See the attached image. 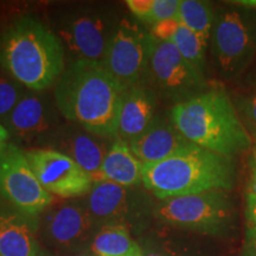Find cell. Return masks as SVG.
Instances as JSON below:
<instances>
[{
  "mask_svg": "<svg viewBox=\"0 0 256 256\" xmlns=\"http://www.w3.org/2000/svg\"><path fill=\"white\" fill-rule=\"evenodd\" d=\"M126 88L100 62L74 60L55 88L57 110L68 121L100 138H116Z\"/></svg>",
  "mask_w": 256,
  "mask_h": 256,
  "instance_id": "cell-1",
  "label": "cell"
},
{
  "mask_svg": "<svg viewBox=\"0 0 256 256\" xmlns=\"http://www.w3.org/2000/svg\"><path fill=\"white\" fill-rule=\"evenodd\" d=\"M64 57L58 36L36 18L24 16L0 30V69L28 90L42 92L58 82Z\"/></svg>",
  "mask_w": 256,
  "mask_h": 256,
  "instance_id": "cell-2",
  "label": "cell"
},
{
  "mask_svg": "<svg viewBox=\"0 0 256 256\" xmlns=\"http://www.w3.org/2000/svg\"><path fill=\"white\" fill-rule=\"evenodd\" d=\"M170 118L188 142L217 154L232 158L252 145L228 94L220 88H211L177 102Z\"/></svg>",
  "mask_w": 256,
  "mask_h": 256,
  "instance_id": "cell-3",
  "label": "cell"
},
{
  "mask_svg": "<svg viewBox=\"0 0 256 256\" xmlns=\"http://www.w3.org/2000/svg\"><path fill=\"white\" fill-rule=\"evenodd\" d=\"M232 156H224L190 144L162 162L144 165L142 183L160 200L223 190L234 186Z\"/></svg>",
  "mask_w": 256,
  "mask_h": 256,
  "instance_id": "cell-4",
  "label": "cell"
},
{
  "mask_svg": "<svg viewBox=\"0 0 256 256\" xmlns=\"http://www.w3.org/2000/svg\"><path fill=\"white\" fill-rule=\"evenodd\" d=\"M154 215L176 228L217 235L232 223L234 208L226 191L214 190L162 200Z\"/></svg>",
  "mask_w": 256,
  "mask_h": 256,
  "instance_id": "cell-5",
  "label": "cell"
},
{
  "mask_svg": "<svg viewBox=\"0 0 256 256\" xmlns=\"http://www.w3.org/2000/svg\"><path fill=\"white\" fill-rule=\"evenodd\" d=\"M151 43V32L138 22L122 18L108 44L102 66L126 89L146 84Z\"/></svg>",
  "mask_w": 256,
  "mask_h": 256,
  "instance_id": "cell-6",
  "label": "cell"
},
{
  "mask_svg": "<svg viewBox=\"0 0 256 256\" xmlns=\"http://www.w3.org/2000/svg\"><path fill=\"white\" fill-rule=\"evenodd\" d=\"M120 22L104 10L82 8L64 14L56 25L64 49L75 60L102 62Z\"/></svg>",
  "mask_w": 256,
  "mask_h": 256,
  "instance_id": "cell-7",
  "label": "cell"
},
{
  "mask_svg": "<svg viewBox=\"0 0 256 256\" xmlns=\"http://www.w3.org/2000/svg\"><path fill=\"white\" fill-rule=\"evenodd\" d=\"M0 197L10 206L34 217L49 209L54 202L52 194L38 182L25 151L14 142L0 150Z\"/></svg>",
  "mask_w": 256,
  "mask_h": 256,
  "instance_id": "cell-8",
  "label": "cell"
},
{
  "mask_svg": "<svg viewBox=\"0 0 256 256\" xmlns=\"http://www.w3.org/2000/svg\"><path fill=\"white\" fill-rule=\"evenodd\" d=\"M212 51L222 72L234 76L247 66L256 51V17L249 11L228 10L215 19Z\"/></svg>",
  "mask_w": 256,
  "mask_h": 256,
  "instance_id": "cell-9",
  "label": "cell"
},
{
  "mask_svg": "<svg viewBox=\"0 0 256 256\" xmlns=\"http://www.w3.org/2000/svg\"><path fill=\"white\" fill-rule=\"evenodd\" d=\"M148 81L170 98L178 102L204 92L203 74L182 56L174 43L152 36Z\"/></svg>",
  "mask_w": 256,
  "mask_h": 256,
  "instance_id": "cell-10",
  "label": "cell"
},
{
  "mask_svg": "<svg viewBox=\"0 0 256 256\" xmlns=\"http://www.w3.org/2000/svg\"><path fill=\"white\" fill-rule=\"evenodd\" d=\"M42 186L52 196L64 200L86 196L94 182L72 158L55 148H32L25 151Z\"/></svg>",
  "mask_w": 256,
  "mask_h": 256,
  "instance_id": "cell-11",
  "label": "cell"
},
{
  "mask_svg": "<svg viewBox=\"0 0 256 256\" xmlns=\"http://www.w3.org/2000/svg\"><path fill=\"white\" fill-rule=\"evenodd\" d=\"M100 226L86 202H72L50 210L43 220L42 236L52 247L83 252L90 248Z\"/></svg>",
  "mask_w": 256,
  "mask_h": 256,
  "instance_id": "cell-12",
  "label": "cell"
},
{
  "mask_svg": "<svg viewBox=\"0 0 256 256\" xmlns=\"http://www.w3.org/2000/svg\"><path fill=\"white\" fill-rule=\"evenodd\" d=\"M98 226H124L138 218L144 206V196L136 186L127 188L108 180L96 182L86 198Z\"/></svg>",
  "mask_w": 256,
  "mask_h": 256,
  "instance_id": "cell-13",
  "label": "cell"
},
{
  "mask_svg": "<svg viewBox=\"0 0 256 256\" xmlns=\"http://www.w3.org/2000/svg\"><path fill=\"white\" fill-rule=\"evenodd\" d=\"M55 122V112L46 96L40 92L26 90L2 122V126L8 130L10 136L28 142L46 136L52 130Z\"/></svg>",
  "mask_w": 256,
  "mask_h": 256,
  "instance_id": "cell-14",
  "label": "cell"
},
{
  "mask_svg": "<svg viewBox=\"0 0 256 256\" xmlns=\"http://www.w3.org/2000/svg\"><path fill=\"white\" fill-rule=\"evenodd\" d=\"M110 147L104 138L96 136L80 126L64 127L55 136V150L72 158L90 176L94 183L104 180L102 164Z\"/></svg>",
  "mask_w": 256,
  "mask_h": 256,
  "instance_id": "cell-15",
  "label": "cell"
},
{
  "mask_svg": "<svg viewBox=\"0 0 256 256\" xmlns=\"http://www.w3.org/2000/svg\"><path fill=\"white\" fill-rule=\"evenodd\" d=\"M38 217L12 206H0V256H38Z\"/></svg>",
  "mask_w": 256,
  "mask_h": 256,
  "instance_id": "cell-16",
  "label": "cell"
},
{
  "mask_svg": "<svg viewBox=\"0 0 256 256\" xmlns=\"http://www.w3.org/2000/svg\"><path fill=\"white\" fill-rule=\"evenodd\" d=\"M130 150L144 165L156 164L170 158L190 145L171 120L154 118L145 132L128 142Z\"/></svg>",
  "mask_w": 256,
  "mask_h": 256,
  "instance_id": "cell-17",
  "label": "cell"
},
{
  "mask_svg": "<svg viewBox=\"0 0 256 256\" xmlns=\"http://www.w3.org/2000/svg\"><path fill=\"white\" fill-rule=\"evenodd\" d=\"M156 98L146 84L134 86L124 90L119 115L118 136L126 142L145 132L154 120Z\"/></svg>",
  "mask_w": 256,
  "mask_h": 256,
  "instance_id": "cell-18",
  "label": "cell"
},
{
  "mask_svg": "<svg viewBox=\"0 0 256 256\" xmlns=\"http://www.w3.org/2000/svg\"><path fill=\"white\" fill-rule=\"evenodd\" d=\"M144 164L134 156L130 144L116 136L110 144L102 164V176L104 180L134 188L142 183Z\"/></svg>",
  "mask_w": 256,
  "mask_h": 256,
  "instance_id": "cell-19",
  "label": "cell"
},
{
  "mask_svg": "<svg viewBox=\"0 0 256 256\" xmlns=\"http://www.w3.org/2000/svg\"><path fill=\"white\" fill-rule=\"evenodd\" d=\"M89 249L96 256H136L142 252L124 226H101Z\"/></svg>",
  "mask_w": 256,
  "mask_h": 256,
  "instance_id": "cell-20",
  "label": "cell"
},
{
  "mask_svg": "<svg viewBox=\"0 0 256 256\" xmlns=\"http://www.w3.org/2000/svg\"><path fill=\"white\" fill-rule=\"evenodd\" d=\"M177 19L203 40H209L215 17L212 6L200 0H182Z\"/></svg>",
  "mask_w": 256,
  "mask_h": 256,
  "instance_id": "cell-21",
  "label": "cell"
},
{
  "mask_svg": "<svg viewBox=\"0 0 256 256\" xmlns=\"http://www.w3.org/2000/svg\"><path fill=\"white\" fill-rule=\"evenodd\" d=\"M182 0H127L126 5L134 17L142 23L154 25L177 18Z\"/></svg>",
  "mask_w": 256,
  "mask_h": 256,
  "instance_id": "cell-22",
  "label": "cell"
},
{
  "mask_svg": "<svg viewBox=\"0 0 256 256\" xmlns=\"http://www.w3.org/2000/svg\"><path fill=\"white\" fill-rule=\"evenodd\" d=\"M194 68L203 74L208 42L179 22L170 40Z\"/></svg>",
  "mask_w": 256,
  "mask_h": 256,
  "instance_id": "cell-23",
  "label": "cell"
},
{
  "mask_svg": "<svg viewBox=\"0 0 256 256\" xmlns=\"http://www.w3.org/2000/svg\"><path fill=\"white\" fill-rule=\"evenodd\" d=\"M25 88L4 70H0V124H2L10 113L25 94Z\"/></svg>",
  "mask_w": 256,
  "mask_h": 256,
  "instance_id": "cell-24",
  "label": "cell"
},
{
  "mask_svg": "<svg viewBox=\"0 0 256 256\" xmlns=\"http://www.w3.org/2000/svg\"><path fill=\"white\" fill-rule=\"evenodd\" d=\"M243 110H244L248 119L256 126V90L250 98H247L244 107H243Z\"/></svg>",
  "mask_w": 256,
  "mask_h": 256,
  "instance_id": "cell-25",
  "label": "cell"
},
{
  "mask_svg": "<svg viewBox=\"0 0 256 256\" xmlns=\"http://www.w3.org/2000/svg\"><path fill=\"white\" fill-rule=\"evenodd\" d=\"M248 194L256 196V148L252 151L250 156V180H249Z\"/></svg>",
  "mask_w": 256,
  "mask_h": 256,
  "instance_id": "cell-26",
  "label": "cell"
},
{
  "mask_svg": "<svg viewBox=\"0 0 256 256\" xmlns=\"http://www.w3.org/2000/svg\"><path fill=\"white\" fill-rule=\"evenodd\" d=\"M242 256H256V236L248 235V241L243 249Z\"/></svg>",
  "mask_w": 256,
  "mask_h": 256,
  "instance_id": "cell-27",
  "label": "cell"
},
{
  "mask_svg": "<svg viewBox=\"0 0 256 256\" xmlns=\"http://www.w3.org/2000/svg\"><path fill=\"white\" fill-rule=\"evenodd\" d=\"M10 133L8 132V130L2 126V124H0V150L2 148V147H5L6 145L8 144V139H10Z\"/></svg>",
  "mask_w": 256,
  "mask_h": 256,
  "instance_id": "cell-28",
  "label": "cell"
},
{
  "mask_svg": "<svg viewBox=\"0 0 256 256\" xmlns=\"http://www.w3.org/2000/svg\"><path fill=\"white\" fill-rule=\"evenodd\" d=\"M248 223H249V232H248V235L256 236V218L250 220V222H248Z\"/></svg>",
  "mask_w": 256,
  "mask_h": 256,
  "instance_id": "cell-29",
  "label": "cell"
},
{
  "mask_svg": "<svg viewBox=\"0 0 256 256\" xmlns=\"http://www.w3.org/2000/svg\"><path fill=\"white\" fill-rule=\"evenodd\" d=\"M142 256H168L159 252H142Z\"/></svg>",
  "mask_w": 256,
  "mask_h": 256,
  "instance_id": "cell-30",
  "label": "cell"
},
{
  "mask_svg": "<svg viewBox=\"0 0 256 256\" xmlns=\"http://www.w3.org/2000/svg\"><path fill=\"white\" fill-rule=\"evenodd\" d=\"M75 256H96V255L90 250V249H87V250L80 252L78 254H76Z\"/></svg>",
  "mask_w": 256,
  "mask_h": 256,
  "instance_id": "cell-31",
  "label": "cell"
},
{
  "mask_svg": "<svg viewBox=\"0 0 256 256\" xmlns=\"http://www.w3.org/2000/svg\"><path fill=\"white\" fill-rule=\"evenodd\" d=\"M238 4H243V6L247 8H256V2H240Z\"/></svg>",
  "mask_w": 256,
  "mask_h": 256,
  "instance_id": "cell-32",
  "label": "cell"
},
{
  "mask_svg": "<svg viewBox=\"0 0 256 256\" xmlns=\"http://www.w3.org/2000/svg\"><path fill=\"white\" fill-rule=\"evenodd\" d=\"M38 256H52V255H50V254H49V252H46V250H43V249H42V250H40V254H38Z\"/></svg>",
  "mask_w": 256,
  "mask_h": 256,
  "instance_id": "cell-33",
  "label": "cell"
},
{
  "mask_svg": "<svg viewBox=\"0 0 256 256\" xmlns=\"http://www.w3.org/2000/svg\"><path fill=\"white\" fill-rule=\"evenodd\" d=\"M254 136H255V139H256V130H254Z\"/></svg>",
  "mask_w": 256,
  "mask_h": 256,
  "instance_id": "cell-34",
  "label": "cell"
},
{
  "mask_svg": "<svg viewBox=\"0 0 256 256\" xmlns=\"http://www.w3.org/2000/svg\"><path fill=\"white\" fill-rule=\"evenodd\" d=\"M136 256H142V254H139V255H136Z\"/></svg>",
  "mask_w": 256,
  "mask_h": 256,
  "instance_id": "cell-35",
  "label": "cell"
}]
</instances>
